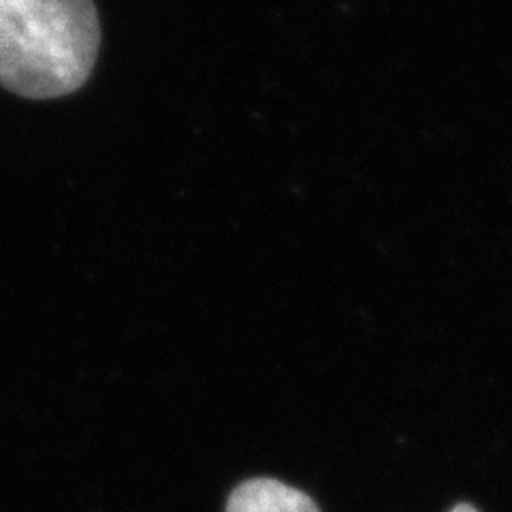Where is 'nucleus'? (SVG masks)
<instances>
[{"label":"nucleus","mask_w":512,"mask_h":512,"mask_svg":"<svg viewBox=\"0 0 512 512\" xmlns=\"http://www.w3.org/2000/svg\"><path fill=\"white\" fill-rule=\"evenodd\" d=\"M101 50L94 0H0V86L24 99L82 88Z\"/></svg>","instance_id":"1"},{"label":"nucleus","mask_w":512,"mask_h":512,"mask_svg":"<svg viewBox=\"0 0 512 512\" xmlns=\"http://www.w3.org/2000/svg\"><path fill=\"white\" fill-rule=\"evenodd\" d=\"M227 512H320L318 506L293 487L274 478H254L239 485L229 498Z\"/></svg>","instance_id":"2"},{"label":"nucleus","mask_w":512,"mask_h":512,"mask_svg":"<svg viewBox=\"0 0 512 512\" xmlns=\"http://www.w3.org/2000/svg\"><path fill=\"white\" fill-rule=\"evenodd\" d=\"M453 512H478L474 506H470V504H459L457 508H453Z\"/></svg>","instance_id":"3"}]
</instances>
